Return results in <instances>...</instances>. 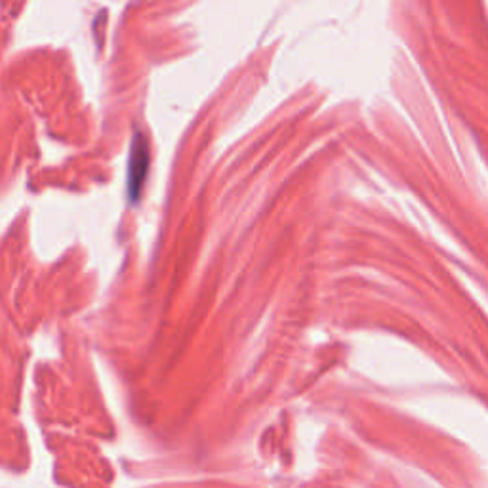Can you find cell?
<instances>
[{"label":"cell","instance_id":"obj_1","mask_svg":"<svg viewBox=\"0 0 488 488\" xmlns=\"http://www.w3.org/2000/svg\"><path fill=\"white\" fill-rule=\"evenodd\" d=\"M149 166V149L143 136L136 134L132 149H130V161H128V195L132 200H138L142 183L147 176Z\"/></svg>","mask_w":488,"mask_h":488}]
</instances>
